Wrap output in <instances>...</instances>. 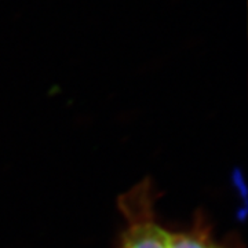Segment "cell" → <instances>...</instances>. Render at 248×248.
<instances>
[{"label":"cell","instance_id":"cell-1","mask_svg":"<svg viewBox=\"0 0 248 248\" xmlns=\"http://www.w3.org/2000/svg\"><path fill=\"white\" fill-rule=\"evenodd\" d=\"M156 190L149 178L119 196L117 207L124 228L119 248H167L170 231L160 225L155 211Z\"/></svg>","mask_w":248,"mask_h":248},{"label":"cell","instance_id":"cell-2","mask_svg":"<svg viewBox=\"0 0 248 248\" xmlns=\"http://www.w3.org/2000/svg\"><path fill=\"white\" fill-rule=\"evenodd\" d=\"M167 248H240L237 243L214 237L210 225L203 217H197L195 223L185 231L171 232Z\"/></svg>","mask_w":248,"mask_h":248}]
</instances>
